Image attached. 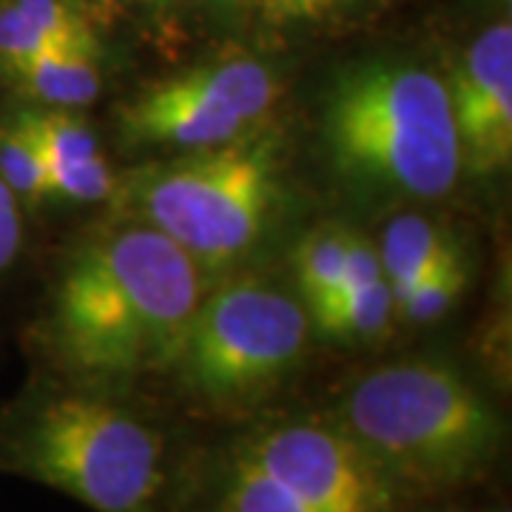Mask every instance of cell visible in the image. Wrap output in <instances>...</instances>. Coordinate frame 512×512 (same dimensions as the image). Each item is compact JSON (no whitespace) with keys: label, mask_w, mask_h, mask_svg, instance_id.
Here are the masks:
<instances>
[{"label":"cell","mask_w":512,"mask_h":512,"mask_svg":"<svg viewBox=\"0 0 512 512\" xmlns=\"http://www.w3.org/2000/svg\"><path fill=\"white\" fill-rule=\"evenodd\" d=\"M353 237L345 228H316L296 251V282L308 305L322 302L345 282Z\"/></svg>","instance_id":"cell-17"},{"label":"cell","mask_w":512,"mask_h":512,"mask_svg":"<svg viewBox=\"0 0 512 512\" xmlns=\"http://www.w3.org/2000/svg\"><path fill=\"white\" fill-rule=\"evenodd\" d=\"M211 512H316L282 481L234 450L225 464Z\"/></svg>","instance_id":"cell-14"},{"label":"cell","mask_w":512,"mask_h":512,"mask_svg":"<svg viewBox=\"0 0 512 512\" xmlns=\"http://www.w3.org/2000/svg\"><path fill=\"white\" fill-rule=\"evenodd\" d=\"M197 259L157 228H126L83 245L60 274L49 345L92 382L171 370L200 308Z\"/></svg>","instance_id":"cell-1"},{"label":"cell","mask_w":512,"mask_h":512,"mask_svg":"<svg viewBox=\"0 0 512 512\" xmlns=\"http://www.w3.org/2000/svg\"><path fill=\"white\" fill-rule=\"evenodd\" d=\"M276 100V77L251 57L197 66L157 80L120 109L131 146L202 148L239 140Z\"/></svg>","instance_id":"cell-7"},{"label":"cell","mask_w":512,"mask_h":512,"mask_svg":"<svg viewBox=\"0 0 512 512\" xmlns=\"http://www.w3.org/2000/svg\"><path fill=\"white\" fill-rule=\"evenodd\" d=\"M9 89L43 109H83L100 94V69L94 52L49 49L29 57L18 69L0 77Z\"/></svg>","instance_id":"cell-11"},{"label":"cell","mask_w":512,"mask_h":512,"mask_svg":"<svg viewBox=\"0 0 512 512\" xmlns=\"http://www.w3.org/2000/svg\"><path fill=\"white\" fill-rule=\"evenodd\" d=\"M450 92L461 165L495 174L512 157V26L498 20L470 43Z\"/></svg>","instance_id":"cell-9"},{"label":"cell","mask_w":512,"mask_h":512,"mask_svg":"<svg viewBox=\"0 0 512 512\" xmlns=\"http://www.w3.org/2000/svg\"><path fill=\"white\" fill-rule=\"evenodd\" d=\"M279 200L271 140H231L151 171L140 211L191 259L228 262L262 237Z\"/></svg>","instance_id":"cell-6"},{"label":"cell","mask_w":512,"mask_h":512,"mask_svg":"<svg viewBox=\"0 0 512 512\" xmlns=\"http://www.w3.org/2000/svg\"><path fill=\"white\" fill-rule=\"evenodd\" d=\"M325 143L353 183L416 200L450 194L464 168L444 80L410 63L342 74L325 106Z\"/></svg>","instance_id":"cell-4"},{"label":"cell","mask_w":512,"mask_h":512,"mask_svg":"<svg viewBox=\"0 0 512 512\" xmlns=\"http://www.w3.org/2000/svg\"><path fill=\"white\" fill-rule=\"evenodd\" d=\"M308 342L299 302L259 282L225 285L200 302L171 370L211 410H248L291 376Z\"/></svg>","instance_id":"cell-5"},{"label":"cell","mask_w":512,"mask_h":512,"mask_svg":"<svg viewBox=\"0 0 512 512\" xmlns=\"http://www.w3.org/2000/svg\"><path fill=\"white\" fill-rule=\"evenodd\" d=\"M146 3H151V6H168L171 0H146Z\"/></svg>","instance_id":"cell-21"},{"label":"cell","mask_w":512,"mask_h":512,"mask_svg":"<svg viewBox=\"0 0 512 512\" xmlns=\"http://www.w3.org/2000/svg\"><path fill=\"white\" fill-rule=\"evenodd\" d=\"M0 180L12 188L20 202L52 197L49 168L18 109L0 114Z\"/></svg>","instance_id":"cell-16"},{"label":"cell","mask_w":512,"mask_h":512,"mask_svg":"<svg viewBox=\"0 0 512 512\" xmlns=\"http://www.w3.org/2000/svg\"><path fill=\"white\" fill-rule=\"evenodd\" d=\"M467 282H470V268H467V256L461 254L453 262L436 268L430 276H424L416 288H410L404 296H399L396 311L413 325L436 322L461 299Z\"/></svg>","instance_id":"cell-18"},{"label":"cell","mask_w":512,"mask_h":512,"mask_svg":"<svg viewBox=\"0 0 512 512\" xmlns=\"http://www.w3.org/2000/svg\"><path fill=\"white\" fill-rule=\"evenodd\" d=\"M316 328L336 342H370L387 333L396 299L382 276L362 285L339 288L311 308Z\"/></svg>","instance_id":"cell-13"},{"label":"cell","mask_w":512,"mask_h":512,"mask_svg":"<svg viewBox=\"0 0 512 512\" xmlns=\"http://www.w3.org/2000/svg\"><path fill=\"white\" fill-rule=\"evenodd\" d=\"M0 473L94 512H151L165 487V439L106 396L40 390L0 416Z\"/></svg>","instance_id":"cell-3"},{"label":"cell","mask_w":512,"mask_h":512,"mask_svg":"<svg viewBox=\"0 0 512 512\" xmlns=\"http://www.w3.org/2000/svg\"><path fill=\"white\" fill-rule=\"evenodd\" d=\"M345 0H262L271 20H311L336 9Z\"/></svg>","instance_id":"cell-20"},{"label":"cell","mask_w":512,"mask_h":512,"mask_svg":"<svg viewBox=\"0 0 512 512\" xmlns=\"http://www.w3.org/2000/svg\"><path fill=\"white\" fill-rule=\"evenodd\" d=\"M333 421L399 495H436L484 478L504 450L495 404L461 370L404 359L359 376Z\"/></svg>","instance_id":"cell-2"},{"label":"cell","mask_w":512,"mask_h":512,"mask_svg":"<svg viewBox=\"0 0 512 512\" xmlns=\"http://www.w3.org/2000/svg\"><path fill=\"white\" fill-rule=\"evenodd\" d=\"M26 245V220L23 202L12 194V188L0 180V279L12 274Z\"/></svg>","instance_id":"cell-19"},{"label":"cell","mask_w":512,"mask_h":512,"mask_svg":"<svg viewBox=\"0 0 512 512\" xmlns=\"http://www.w3.org/2000/svg\"><path fill=\"white\" fill-rule=\"evenodd\" d=\"M376 251H379L384 279L390 282L393 299L404 296L410 288H416L424 276H430L436 268L464 254L456 239L450 237L439 222L424 220L416 214H404L390 222L384 228Z\"/></svg>","instance_id":"cell-12"},{"label":"cell","mask_w":512,"mask_h":512,"mask_svg":"<svg viewBox=\"0 0 512 512\" xmlns=\"http://www.w3.org/2000/svg\"><path fill=\"white\" fill-rule=\"evenodd\" d=\"M493 512H510V510H507V507H495Z\"/></svg>","instance_id":"cell-23"},{"label":"cell","mask_w":512,"mask_h":512,"mask_svg":"<svg viewBox=\"0 0 512 512\" xmlns=\"http://www.w3.org/2000/svg\"><path fill=\"white\" fill-rule=\"evenodd\" d=\"M427 512H467V510H456V507H450V510H427Z\"/></svg>","instance_id":"cell-22"},{"label":"cell","mask_w":512,"mask_h":512,"mask_svg":"<svg viewBox=\"0 0 512 512\" xmlns=\"http://www.w3.org/2000/svg\"><path fill=\"white\" fill-rule=\"evenodd\" d=\"M49 49L94 52L92 26L66 0H0V77Z\"/></svg>","instance_id":"cell-10"},{"label":"cell","mask_w":512,"mask_h":512,"mask_svg":"<svg viewBox=\"0 0 512 512\" xmlns=\"http://www.w3.org/2000/svg\"><path fill=\"white\" fill-rule=\"evenodd\" d=\"M237 450L316 512H396V487L333 419L262 427Z\"/></svg>","instance_id":"cell-8"},{"label":"cell","mask_w":512,"mask_h":512,"mask_svg":"<svg viewBox=\"0 0 512 512\" xmlns=\"http://www.w3.org/2000/svg\"><path fill=\"white\" fill-rule=\"evenodd\" d=\"M18 111L23 123L32 131L40 154H43L49 177H52V171H60V168H74V165L103 160L97 134L80 117H74L69 109L26 106V109Z\"/></svg>","instance_id":"cell-15"}]
</instances>
